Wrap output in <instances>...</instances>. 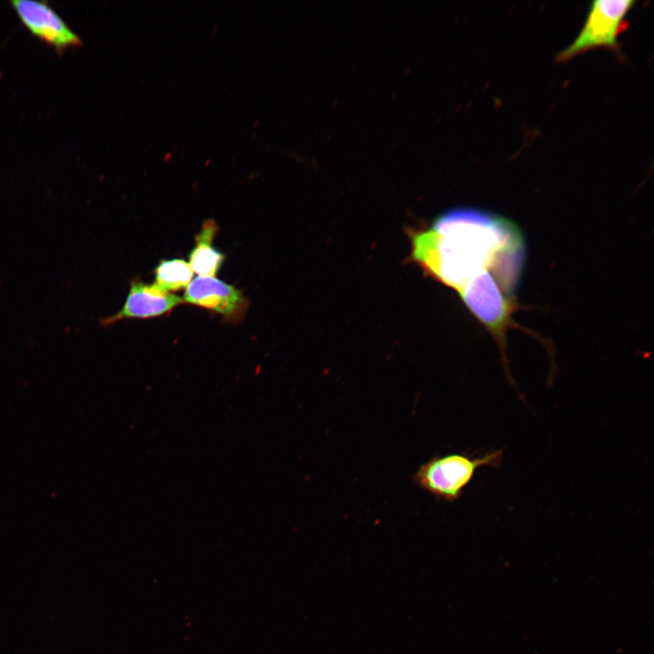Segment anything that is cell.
<instances>
[{
    "label": "cell",
    "mask_w": 654,
    "mask_h": 654,
    "mask_svg": "<svg viewBox=\"0 0 654 654\" xmlns=\"http://www.w3.org/2000/svg\"><path fill=\"white\" fill-rule=\"evenodd\" d=\"M10 5L30 34L51 46L58 54L83 45L81 37L47 2L12 0Z\"/></svg>",
    "instance_id": "4"
},
{
    "label": "cell",
    "mask_w": 654,
    "mask_h": 654,
    "mask_svg": "<svg viewBox=\"0 0 654 654\" xmlns=\"http://www.w3.org/2000/svg\"><path fill=\"white\" fill-rule=\"evenodd\" d=\"M211 164V159L207 158L205 163L203 164L204 167H207Z\"/></svg>",
    "instance_id": "11"
},
{
    "label": "cell",
    "mask_w": 654,
    "mask_h": 654,
    "mask_svg": "<svg viewBox=\"0 0 654 654\" xmlns=\"http://www.w3.org/2000/svg\"><path fill=\"white\" fill-rule=\"evenodd\" d=\"M189 263L181 259L162 261L155 269V284L166 292L187 287L193 278Z\"/></svg>",
    "instance_id": "8"
},
{
    "label": "cell",
    "mask_w": 654,
    "mask_h": 654,
    "mask_svg": "<svg viewBox=\"0 0 654 654\" xmlns=\"http://www.w3.org/2000/svg\"><path fill=\"white\" fill-rule=\"evenodd\" d=\"M172 155H173L172 152H167V153H165L164 155V157H163V161H164V163H165V162H169V161L171 160V158H172Z\"/></svg>",
    "instance_id": "9"
},
{
    "label": "cell",
    "mask_w": 654,
    "mask_h": 654,
    "mask_svg": "<svg viewBox=\"0 0 654 654\" xmlns=\"http://www.w3.org/2000/svg\"><path fill=\"white\" fill-rule=\"evenodd\" d=\"M634 0H596L590 6L585 24L576 39L557 56L566 62L594 47L619 48L618 35L624 29L625 17Z\"/></svg>",
    "instance_id": "3"
},
{
    "label": "cell",
    "mask_w": 654,
    "mask_h": 654,
    "mask_svg": "<svg viewBox=\"0 0 654 654\" xmlns=\"http://www.w3.org/2000/svg\"><path fill=\"white\" fill-rule=\"evenodd\" d=\"M218 26H219V25L217 24V25H215V26L213 27V33H212V38L214 36V35H215V33H216V31H217L216 28H217Z\"/></svg>",
    "instance_id": "10"
},
{
    "label": "cell",
    "mask_w": 654,
    "mask_h": 654,
    "mask_svg": "<svg viewBox=\"0 0 654 654\" xmlns=\"http://www.w3.org/2000/svg\"><path fill=\"white\" fill-rule=\"evenodd\" d=\"M412 256L442 283L461 292L486 273L517 285L525 241L510 219L474 208H456L412 237Z\"/></svg>",
    "instance_id": "1"
},
{
    "label": "cell",
    "mask_w": 654,
    "mask_h": 654,
    "mask_svg": "<svg viewBox=\"0 0 654 654\" xmlns=\"http://www.w3.org/2000/svg\"><path fill=\"white\" fill-rule=\"evenodd\" d=\"M502 453V450H491L475 458L465 453L434 456L420 466L413 481L436 498L453 502L461 496L479 468L499 467Z\"/></svg>",
    "instance_id": "2"
},
{
    "label": "cell",
    "mask_w": 654,
    "mask_h": 654,
    "mask_svg": "<svg viewBox=\"0 0 654 654\" xmlns=\"http://www.w3.org/2000/svg\"><path fill=\"white\" fill-rule=\"evenodd\" d=\"M218 227L213 220L204 222L195 237L196 245L189 255V266L199 276H215L224 256L217 251L212 242Z\"/></svg>",
    "instance_id": "7"
},
{
    "label": "cell",
    "mask_w": 654,
    "mask_h": 654,
    "mask_svg": "<svg viewBox=\"0 0 654 654\" xmlns=\"http://www.w3.org/2000/svg\"><path fill=\"white\" fill-rule=\"evenodd\" d=\"M183 301L218 313L227 320H240L247 301L233 286L213 277L197 276L185 289Z\"/></svg>",
    "instance_id": "5"
},
{
    "label": "cell",
    "mask_w": 654,
    "mask_h": 654,
    "mask_svg": "<svg viewBox=\"0 0 654 654\" xmlns=\"http://www.w3.org/2000/svg\"><path fill=\"white\" fill-rule=\"evenodd\" d=\"M184 301L155 283L146 284L132 281L123 308L114 315L99 320L103 327H109L126 318H150L162 315Z\"/></svg>",
    "instance_id": "6"
}]
</instances>
